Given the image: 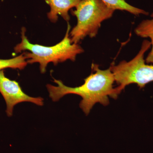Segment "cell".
<instances>
[{"label":"cell","instance_id":"obj_1","mask_svg":"<svg viewBox=\"0 0 153 153\" xmlns=\"http://www.w3.org/2000/svg\"><path fill=\"white\" fill-rule=\"evenodd\" d=\"M91 68L95 72L91 73L84 79V83L78 87H69L64 85L61 80L54 79L57 86L50 84L47 85L49 97L52 101L56 102L67 94L80 96L82 100L79 107L87 115L97 103L104 106L108 105V97L115 99L120 94L117 88H113L114 76L110 68L101 70L96 64H92Z\"/></svg>","mask_w":153,"mask_h":153},{"label":"cell","instance_id":"obj_2","mask_svg":"<svg viewBox=\"0 0 153 153\" xmlns=\"http://www.w3.org/2000/svg\"><path fill=\"white\" fill-rule=\"evenodd\" d=\"M70 27L68 24L65 37L59 43L52 47H46L30 43L25 35L26 29L22 28V41L14 48V51L18 53L28 50L30 52H25L28 63H38L42 73L46 72L48 64L52 63L56 65L58 63L69 60L74 61L76 56L84 52V50L78 44L71 43L69 37Z\"/></svg>","mask_w":153,"mask_h":153},{"label":"cell","instance_id":"obj_3","mask_svg":"<svg viewBox=\"0 0 153 153\" xmlns=\"http://www.w3.org/2000/svg\"><path fill=\"white\" fill-rule=\"evenodd\" d=\"M114 11L101 0H81L71 11L77 19V24L69 34L71 43L77 44L87 36L95 37L101 23L111 18Z\"/></svg>","mask_w":153,"mask_h":153},{"label":"cell","instance_id":"obj_4","mask_svg":"<svg viewBox=\"0 0 153 153\" xmlns=\"http://www.w3.org/2000/svg\"><path fill=\"white\" fill-rule=\"evenodd\" d=\"M151 47L150 41L144 40L136 56L129 61H121L117 65L112 63L110 68L114 76L117 87L120 94L127 85L135 83L140 89L153 82V65L145 63V53Z\"/></svg>","mask_w":153,"mask_h":153},{"label":"cell","instance_id":"obj_5","mask_svg":"<svg viewBox=\"0 0 153 153\" xmlns=\"http://www.w3.org/2000/svg\"><path fill=\"white\" fill-rule=\"evenodd\" d=\"M0 93L6 104V112L9 117L12 116L14 107L19 103L28 102L42 106L44 99L41 97H33L25 94L19 83L5 76L4 70L0 71Z\"/></svg>","mask_w":153,"mask_h":153},{"label":"cell","instance_id":"obj_6","mask_svg":"<svg viewBox=\"0 0 153 153\" xmlns=\"http://www.w3.org/2000/svg\"><path fill=\"white\" fill-rule=\"evenodd\" d=\"M81 0H45L50 7L47 14V18L52 23H55L61 16L67 22L70 20L68 12L75 7Z\"/></svg>","mask_w":153,"mask_h":153},{"label":"cell","instance_id":"obj_7","mask_svg":"<svg viewBox=\"0 0 153 153\" xmlns=\"http://www.w3.org/2000/svg\"><path fill=\"white\" fill-rule=\"evenodd\" d=\"M153 18V13L151 15ZM136 34L142 38H150L152 49L146 59L148 63H153V18L142 21L134 30Z\"/></svg>","mask_w":153,"mask_h":153},{"label":"cell","instance_id":"obj_8","mask_svg":"<svg viewBox=\"0 0 153 153\" xmlns=\"http://www.w3.org/2000/svg\"><path fill=\"white\" fill-rule=\"evenodd\" d=\"M108 7L115 10L127 11L135 15H149V13L142 9L138 8L128 4L125 0H101Z\"/></svg>","mask_w":153,"mask_h":153},{"label":"cell","instance_id":"obj_9","mask_svg":"<svg viewBox=\"0 0 153 153\" xmlns=\"http://www.w3.org/2000/svg\"><path fill=\"white\" fill-rule=\"evenodd\" d=\"M28 64L25 53L22 55L8 59H0V71L7 68L22 70Z\"/></svg>","mask_w":153,"mask_h":153}]
</instances>
